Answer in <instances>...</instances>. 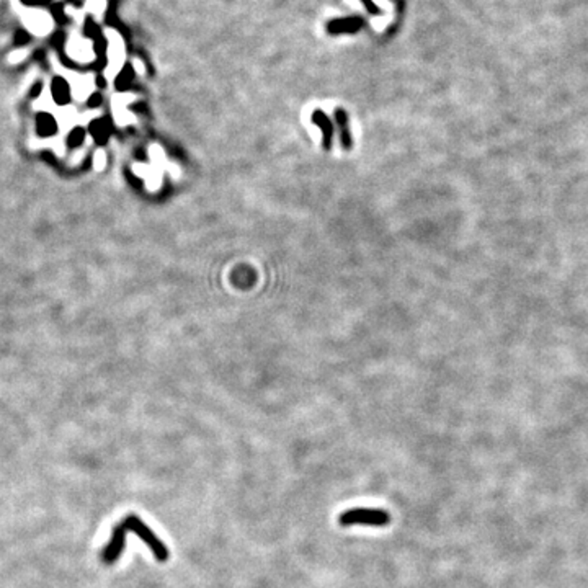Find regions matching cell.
I'll return each instance as SVG.
<instances>
[{
  "label": "cell",
  "mask_w": 588,
  "mask_h": 588,
  "mask_svg": "<svg viewBox=\"0 0 588 588\" xmlns=\"http://www.w3.org/2000/svg\"><path fill=\"white\" fill-rule=\"evenodd\" d=\"M120 526L126 531V530H129V531H132V533H136L138 536L146 542V544L150 547V551L154 552V556L160 560V562H165V560L168 559V551H167V547L164 546V542L160 541L155 534L150 531L144 523H142L138 516H128L126 520H124Z\"/></svg>",
  "instance_id": "cell-1"
},
{
  "label": "cell",
  "mask_w": 588,
  "mask_h": 588,
  "mask_svg": "<svg viewBox=\"0 0 588 588\" xmlns=\"http://www.w3.org/2000/svg\"><path fill=\"white\" fill-rule=\"evenodd\" d=\"M340 523L343 526H351V524L386 526L389 523V515L378 508H353L340 515Z\"/></svg>",
  "instance_id": "cell-2"
}]
</instances>
